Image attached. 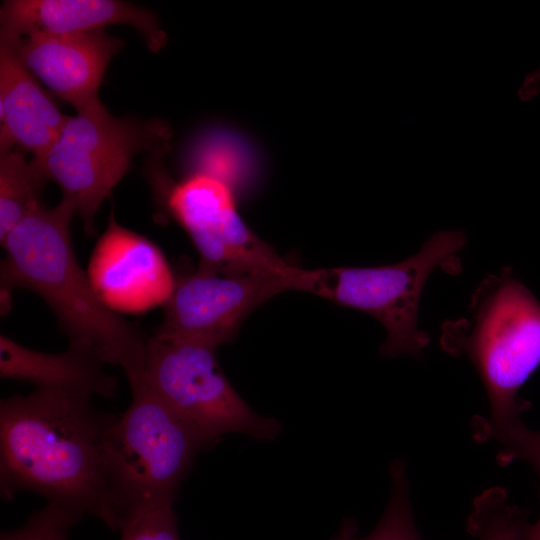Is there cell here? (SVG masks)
I'll return each instance as SVG.
<instances>
[{"mask_svg": "<svg viewBox=\"0 0 540 540\" xmlns=\"http://www.w3.org/2000/svg\"><path fill=\"white\" fill-rule=\"evenodd\" d=\"M540 89V68L529 73L518 91V96L523 101H528L536 96Z\"/></svg>", "mask_w": 540, "mask_h": 540, "instance_id": "cell-21", "label": "cell"}, {"mask_svg": "<svg viewBox=\"0 0 540 540\" xmlns=\"http://www.w3.org/2000/svg\"><path fill=\"white\" fill-rule=\"evenodd\" d=\"M88 394L36 388L0 400V495H41L81 520L112 530L120 520L109 492L104 446L119 416L99 410Z\"/></svg>", "mask_w": 540, "mask_h": 540, "instance_id": "cell-1", "label": "cell"}, {"mask_svg": "<svg viewBox=\"0 0 540 540\" xmlns=\"http://www.w3.org/2000/svg\"><path fill=\"white\" fill-rule=\"evenodd\" d=\"M104 365L93 349L80 343L69 342L64 352L46 353L0 336V376L3 379L108 399L115 397L118 381L105 371Z\"/></svg>", "mask_w": 540, "mask_h": 540, "instance_id": "cell-13", "label": "cell"}, {"mask_svg": "<svg viewBox=\"0 0 540 540\" xmlns=\"http://www.w3.org/2000/svg\"><path fill=\"white\" fill-rule=\"evenodd\" d=\"M69 116L63 114L21 61L13 39L0 35V152L15 147L45 154Z\"/></svg>", "mask_w": 540, "mask_h": 540, "instance_id": "cell-12", "label": "cell"}, {"mask_svg": "<svg viewBox=\"0 0 540 540\" xmlns=\"http://www.w3.org/2000/svg\"><path fill=\"white\" fill-rule=\"evenodd\" d=\"M0 20L1 32L18 37L89 32L126 24L140 33L153 52L166 43V34L152 12L118 0H8L1 6Z\"/></svg>", "mask_w": 540, "mask_h": 540, "instance_id": "cell-11", "label": "cell"}, {"mask_svg": "<svg viewBox=\"0 0 540 540\" xmlns=\"http://www.w3.org/2000/svg\"><path fill=\"white\" fill-rule=\"evenodd\" d=\"M440 345L466 356L487 393L491 416L499 424L520 417L528 407L517 395L540 366V301L510 268L489 275L471 297L470 316L446 320Z\"/></svg>", "mask_w": 540, "mask_h": 540, "instance_id": "cell-3", "label": "cell"}, {"mask_svg": "<svg viewBox=\"0 0 540 540\" xmlns=\"http://www.w3.org/2000/svg\"><path fill=\"white\" fill-rule=\"evenodd\" d=\"M109 430L104 464L120 529L132 513L174 505L198 454L209 445L146 385ZM119 529V531H120Z\"/></svg>", "mask_w": 540, "mask_h": 540, "instance_id": "cell-4", "label": "cell"}, {"mask_svg": "<svg viewBox=\"0 0 540 540\" xmlns=\"http://www.w3.org/2000/svg\"><path fill=\"white\" fill-rule=\"evenodd\" d=\"M6 35L13 39L28 70L76 111L98 98L108 64L122 47V42L104 29L23 37Z\"/></svg>", "mask_w": 540, "mask_h": 540, "instance_id": "cell-10", "label": "cell"}, {"mask_svg": "<svg viewBox=\"0 0 540 540\" xmlns=\"http://www.w3.org/2000/svg\"><path fill=\"white\" fill-rule=\"evenodd\" d=\"M390 475V499L375 528L367 536L361 537L356 520L346 519L333 540H423L410 506L405 463L394 460L390 464Z\"/></svg>", "mask_w": 540, "mask_h": 540, "instance_id": "cell-16", "label": "cell"}, {"mask_svg": "<svg viewBox=\"0 0 540 540\" xmlns=\"http://www.w3.org/2000/svg\"><path fill=\"white\" fill-rule=\"evenodd\" d=\"M87 274L99 298L115 312L164 306L176 283L161 250L121 226L113 210L93 249Z\"/></svg>", "mask_w": 540, "mask_h": 540, "instance_id": "cell-9", "label": "cell"}, {"mask_svg": "<svg viewBox=\"0 0 540 540\" xmlns=\"http://www.w3.org/2000/svg\"><path fill=\"white\" fill-rule=\"evenodd\" d=\"M467 241L463 230L435 232L419 252L392 265L313 270L310 293L366 312L385 328L383 356L421 357L430 339L418 328L427 279L437 267L455 270V256Z\"/></svg>", "mask_w": 540, "mask_h": 540, "instance_id": "cell-6", "label": "cell"}, {"mask_svg": "<svg viewBox=\"0 0 540 540\" xmlns=\"http://www.w3.org/2000/svg\"><path fill=\"white\" fill-rule=\"evenodd\" d=\"M80 520L74 513L46 503L31 513L22 526L1 531L0 540H69V530Z\"/></svg>", "mask_w": 540, "mask_h": 540, "instance_id": "cell-19", "label": "cell"}, {"mask_svg": "<svg viewBox=\"0 0 540 540\" xmlns=\"http://www.w3.org/2000/svg\"><path fill=\"white\" fill-rule=\"evenodd\" d=\"M167 130L157 121L115 117L95 99L69 116L50 148L32 162L45 181L56 182L62 199L73 206L94 233V218L113 188L129 170L133 157L154 148Z\"/></svg>", "mask_w": 540, "mask_h": 540, "instance_id": "cell-5", "label": "cell"}, {"mask_svg": "<svg viewBox=\"0 0 540 540\" xmlns=\"http://www.w3.org/2000/svg\"><path fill=\"white\" fill-rule=\"evenodd\" d=\"M239 137L222 128L199 133L184 155L188 176L204 175L227 185L236 195L252 176V161Z\"/></svg>", "mask_w": 540, "mask_h": 540, "instance_id": "cell-14", "label": "cell"}, {"mask_svg": "<svg viewBox=\"0 0 540 540\" xmlns=\"http://www.w3.org/2000/svg\"><path fill=\"white\" fill-rule=\"evenodd\" d=\"M522 540H540V513L535 523H528Z\"/></svg>", "mask_w": 540, "mask_h": 540, "instance_id": "cell-22", "label": "cell"}, {"mask_svg": "<svg viewBox=\"0 0 540 540\" xmlns=\"http://www.w3.org/2000/svg\"><path fill=\"white\" fill-rule=\"evenodd\" d=\"M46 181L22 152L14 149L0 157V241L38 205Z\"/></svg>", "mask_w": 540, "mask_h": 540, "instance_id": "cell-15", "label": "cell"}, {"mask_svg": "<svg viewBox=\"0 0 540 540\" xmlns=\"http://www.w3.org/2000/svg\"><path fill=\"white\" fill-rule=\"evenodd\" d=\"M526 515L509 502L505 489L492 487L475 498L467 528L477 540H522L528 525Z\"/></svg>", "mask_w": 540, "mask_h": 540, "instance_id": "cell-17", "label": "cell"}, {"mask_svg": "<svg viewBox=\"0 0 540 540\" xmlns=\"http://www.w3.org/2000/svg\"><path fill=\"white\" fill-rule=\"evenodd\" d=\"M216 347L192 340L148 338L146 385L186 421L210 448L227 433L255 440L276 439L278 419L256 413L237 393L220 368Z\"/></svg>", "mask_w": 540, "mask_h": 540, "instance_id": "cell-7", "label": "cell"}, {"mask_svg": "<svg viewBox=\"0 0 540 540\" xmlns=\"http://www.w3.org/2000/svg\"><path fill=\"white\" fill-rule=\"evenodd\" d=\"M312 270L290 273L220 274L198 269L179 279L153 333L218 347L232 340L256 307L287 290L310 291Z\"/></svg>", "mask_w": 540, "mask_h": 540, "instance_id": "cell-8", "label": "cell"}, {"mask_svg": "<svg viewBox=\"0 0 540 540\" xmlns=\"http://www.w3.org/2000/svg\"><path fill=\"white\" fill-rule=\"evenodd\" d=\"M76 214L65 199L53 208L42 203L33 209L1 244L5 290L25 288L38 294L58 319L61 329L76 342L93 349L105 364L122 368L130 389L142 383L148 338L106 306L79 265L70 224Z\"/></svg>", "mask_w": 540, "mask_h": 540, "instance_id": "cell-2", "label": "cell"}, {"mask_svg": "<svg viewBox=\"0 0 540 540\" xmlns=\"http://www.w3.org/2000/svg\"><path fill=\"white\" fill-rule=\"evenodd\" d=\"M474 438L478 441L495 439L501 449L496 460L506 465L515 460L530 464L540 476V431L528 429L520 418L491 424L483 417L473 421Z\"/></svg>", "mask_w": 540, "mask_h": 540, "instance_id": "cell-18", "label": "cell"}, {"mask_svg": "<svg viewBox=\"0 0 540 540\" xmlns=\"http://www.w3.org/2000/svg\"><path fill=\"white\" fill-rule=\"evenodd\" d=\"M120 540H181L174 505L144 508L129 515Z\"/></svg>", "mask_w": 540, "mask_h": 540, "instance_id": "cell-20", "label": "cell"}]
</instances>
